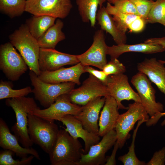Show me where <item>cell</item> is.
I'll list each match as a JSON object with an SVG mask.
<instances>
[{
	"instance_id": "obj_33",
	"label": "cell",
	"mask_w": 165,
	"mask_h": 165,
	"mask_svg": "<svg viewBox=\"0 0 165 165\" xmlns=\"http://www.w3.org/2000/svg\"><path fill=\"white\" fill-rule=\"evenodd\" d=\"M108 76L124 73L126 71V67L117 58L111 59L104 66L102 70Z\"/></svg>"
},
{
	"instance_id": "obj_4",
	"label": "cell",
	"mask_w": 165,
	"mask_h": 165,
	"mask_svg": "<svg viewBox=\"0 0 165 165\" xmlns=\"http://www.w3.org/2000/svg\"><path fill=\"white\" fill-rule=\"evenodd\" d=\"M54 121L47 120L29 113L28 115V131L34 144L49 154L57 137L59 129Z\"/></svg>"
},
{
	"instance_id": "obj_14",
	"label": "cell",
	"mask_w": 165,
	"mask_h": 165,
	"mask_svg": "<svg viewBox=\"0 0 165 165\" xmlns=\"http://www.w3.org/2000/svg\"><path fill=\"white\" fill-rule=\"evenodd\" d=\"M117 141L115 129L112 130L102 137L97 144L91 146L86 154L83 153L78 165H103L106 162V153Z\"/></svg>"
},
{
	"instance_id": "obj_10",
	"label": "cell",
	"mask_w": 165,
	"mask_h": 165,
	"mask_svg": "<svg viewBox=\"0 0 165 165\" xmlns=\"http://www.w3.org/2000/svg\"><path fill=\"white\" fill-rule=\"evenodd\" d=\"M73 104L84 105L89 101L99 97L110 95L107 87L93 75L90 74L80 87L73 89L68 94Z\"/></svg>"
},
{
	"instance_id": "obj_2",
	"label": "cell",
	"mask_w": 165,
	"mask_h": 165,
	"mask_svg": "<svg viewBox=\"0 0 165 165\" xmlns=\"http://www.w3.org/2000/svg\"><path fill=\"white\" fill-rule=\"evenodd\" d=\"M5 103L12 108L15 114L16 121L12 131L23 147H31L34 143L28 133V115L39 108L34 98L25 96L7 99Z\"/></svg>"
},
{
	"instance_id": "obj_23",
	"label": "cell",
	"mask_w": 165,
	"mask_h": 165,
	"mask_svg": "<svg viewBox=\"0 0 165 165\" xmlns=\"http://www.w3.org/2000/svg\"><path fill=\"white\" fill-rule=\"evenodd\" d=\"M111 16L105 7L103 6L98 10L96 20L101 29L110 34L117 45L126 44L127 41L126 33L117 28Z\"/></svg>"
},
{
	"instance_id": "obj_43",
	"label": "cell",
	"mask_w": 165,
	"mask_h": 165,
	"mask_svg": "<svg viewBox=\"0 0 165 165\" xmlns=\"http://www.w3.org/2000/svg\"><path fill=\"white\" fill-rule=\"evenodd\" d=\"M160 61L161 62H162V63H163L164 64H165V61H163V60H160Z\"/></svg>"
},
{
	"instance_id": "obj_9",
	"label": "cell",
	"mask_w": 165,
	"mask_h": 165,
	"mask_svg": "<svg viewBox=\"0 0 165 165\" xmlns=\"http://www.w3.org/2000/svg\"><path fill=\"white\" fill-rule=\"evenodd\" d=\"M131 82L137 90L141 103L150 117L163 111V105L156 101V91L145 74L139 72L132 76Z\"/></svg>"
},
{
	"instance_id": "obj_6",
	"label": "cell",
	"mask_w": 165,
	"mask_h": 165,
	"mask_svg": "<svg viewBox=\"0 0 165 165\" xmlns=\"http://www.w3.org/2000/svg\"><path fill=\"white\" fill-rule=\"evenodd\" d=\"M149 118V116L140 102L134 101L129 104L127 111L119 114L115 125L116 141L119 148H121L130 137L129 132L137 121L143 119L148 121Z\"/></svg>"
},
{
	"instance_id": "obj_34",
	"label": "cell",
	"mask_w": 165,
	"mask_h": 165,
	"mask_svg": "<svg viewBox=\"0 0 165 165\" xmlns=\"http://www.w3.org/2000/svg\"><path fill=\"white\" fill-rule=\"evenodd\" d=\"M129 0L135 6L138 15L144 19L146 22L148 15L154 2L147 0Z\"/></svg>"
},
{
	"instance_id": "obj_30",
	"label": "cell",
	"mask_w": 165,
	"mask_h": 165,
	"mask_svg": "<svg viewBox=\"0 0 165 165\" xmlns=\"http://www.w3.org/2000/svg\"><path fill=\"white\" fill-rule=\"evenodd\" d=\"M147 120L143 119L138 121L137 126L134 130L131 144L129 147V151L127 154L120 156L118 160L124 165H145V162L140 160L136 156L135 152V141L138 129L141 125Z\"/></svg>"
},
{
	"instance_id": "obj_12",
	"label": "cell",
	"mask_w": 165,
	"mask_h": 165,
	"mask_svg": "<svg viewBox=\"0 0 165 165\" xmlns=\"http://www.w3.org/2000/svg\"><path fill=\"white\" fill-rule=\"evenodd\" d=\"M110 95L116 100L118 109H127L121 103L123 100L141 102L140 97L130 85L127 76L124 73L108 75L106 84Z\"/></svg>"
},
{
	"instance_id": "obj_29",
	"label": "cell",
	"mask_w": 165,
	"mask_h": 165,
	"mask_svg": "<svg viewBox=\"0 0 165 165\" xmlns=\"http://www.w3.org/2000/svg\"><path fill=\"white\" fill-rule=\"evenodd\" d=\"M13 84L9 81L1 80L0 82V99L26 96L32 92L30 86L18 90L12 89Z\"/></svg>"
},
{
	"instance_id": "obj_17",
	"label": "cell",
	"mask_w": 165,
	"mask_h": 165,
	"mask_svg": "<svg viewBox=\"0 0 165 165\" xmlns=\"http://www.w3.org/2000/svg\"><path fill=\"white\" fill-rule=\"evenodd\" d=\"M85 72L84 66L79 62L69 68H61L51 72H41L38 76L41 80L48 83L57 84L72 82L79 85L80 77Z\"/></svg>"
},
{
	"instance_id": "obj_3",
	"label": "cell",
	"mask_w": 165,
	"mask_h": 165,
	"mask_svg": "<svg viewBox=\"0 0 165 165\" xmlns=\"http://www.w3.org/2000/svg\"><path fill=\"white\" fill-rule=\"evenodd\" d=\"M9 37L10 42L19 51L30 70L38 76L41 72L38 62L40 47L26 24H22Z\"/></svg>"
},
{
	"instance_id": "obj_35",
	"label": "cell",
	"mask_w": 165,
	"mask_h": 165,
	"mask_svg": "<svg viewBox=\"0 0 165 165\" xmlns=\"http://www.w3.org/2000/svg\"><path fill=\"white\" fill-rule=\"evenodd\" d=\"M113 5L117 10L123 13L139 16L135 6L129 0H118Z\"/></svg>"
},
{
	"instance_id": "obj_24",
	"label": "cell",
	"mask_w": 165,
	"mask_h": 165,
	"mask_svg": "<svg viewBox=\"0 0 165 165\" xmlns=\"http://www.w3.org/2000/svg\"><path fill=\"white\" fill-rule=\"evenodd\" d=\"M64 25L63 22L58 18L55 24L37 39L40 47L55 49L59 42L65 39V35L62 31Z\"/></svg>"
},
{
	"instance_id": "obj_37",
	"label": "cell",
	"mask_w": 165,
	"mask_h": 165,
	"mask_svg": "<svg viewBox=\"0 0 165 165\" xmlns=\"http://www.w3.org/2000/svg\"><path fill=\"white\" fill-rule=\"evenodd\" d=\"M84 68L86 72H87L93 75L106 85L108 76L106 75L103 70H98L90 66H84Z\"/></svg>"
},
{
	"instance_id": "obj_41",
	"label": "cell",
	"mask_w": 165,
	"mask_h": 165,
	"mask_svg": "<svg viewBox=\"0 0 165 165\" xmlns=\"http://www.w3.org/2000/svg\"><path fill=\"white\" fill-rule=\"evenodd\" d=\"M145 43H154L160 45L165 48V37L148 38L145 40Z\"/></svg>"
},
{
	"instance_id": "obj_32",
	"label": "cell",
	"mask_w": 165,
	"mask_h": 165,
	"mask_svg": "<svg viewBox=\"0 0 165 165\" xmlns=\"http://www.w3.org/2000/svg\"><path fill=\"white\" fill-rule=\"evenodd\" d=\"M13 151L9 150H1L0 152V165H28L35 158L31 155L29 157L21 158V160H15L13 156L15 154Z\"/></svg>"
},
{
	"instance_id": "obj_31",
	"label": "cell",
	"mask_w": 165,
	"mask_h": 165,
	"mask_svg": "<svg viewBox=\"0 0 165 165\" xmlns=\"http://www.w3.org/2000/svg\"><path fill=\"white\" fill-rule=\"evenodd\" d=\"M147 23H159L163 25L165 31V0L154 2L148 16Z\"/></svg>"
},
{
	"instance_id": "obj_44",
	"label": "cell",
	"mask_w": 165,
	"mask_h": 165,
	"mask_svg": "<svg viewBox=\"0 0 165 165\" xmlns=\"http://www.w3.org/2000/svg\"><path fill=\"white\" fill-rule=\"evenodd\" d=\"M147 0L152 1V0Z\"/></svg>"
},
{
	"instance_id": "obj_20",
	"label": "cell",
	"mask_w": 165,
	"mask_h": 165,
	"mask_svg": "<svg viewBox=\"0 0 165 165\" xmlns=\"http://www.w3.org/2000/svg\"><path fill=\"white\" fill-rule=\"evenodd\" d=\"M160 60L156 58H145L139 63L137 69L145 74L154 83L159 90L165 95V66Z\"/></svg>"
},
{
	"instance_id": "obj_39",
	"label": "cell",
	"mask_w": 165,
	"mask_h": 165,
	"mask_svg": "<svg viewBox=\"0 0 165 165\" xmlns=\"http://www.w3.org/2000/svg\"><path fill=\"white\" fill-rule=\"evenodd\" d=\"M165 116V112L159 113L149 118L148 120L146 122V125L147 127H150L156 124L159 119L162 116ZM161 125H165V118L161 123Z\"/></svg>"
},
{
	"instance_id": "obj_26",
	"label": "cell",
	"mask_w": 165,
	"mask_h": 165,
	"mask_svg": "<svg viewBox=\"0 0 165 165\" xmlns=\"http://www.w3.org/2000/svg\"><path fill=\"white\" fill-rule=\"evenodd\" d=\"M56 19L47 15H34L27 20L26 24L31 35L37 40L55 24Z\"/></svg>"
},
{
	"instance_id": "obj_38",
	"label": "cell",
	"mask_w": 165,
	"mask_h": 165,
	"mask_svg": "<svg viewBox=\"0 0 165 165\" xmlns=\"http://www.w3.org/2000/svg\"><path fill=\"white\" fill-rule=\"evenodd\" d=\"M146 23L145 20L140 16L129 24L128 29L133 32H139L144 29Z\"/></svg>"
},
{
	"instance_id": "obj_13",
	"label": "cell",
	"mask_w": 165,
	"mask_h": 165,
	"mask_svg": "<svg viewBox=\"0 0 165 165\" xmlns=\"http://www.w3.org/2000/svg\"><path fill=\"white\" fill-rule=\"evenodd\" d=\"M82 107L72 103L68 94H62L49 107L34 111L32 114L42 118L51 121L59 120L68 115L77 116L81 111Z\"/></svg>"
},
{
	"instance_id": "obj_1",
	"label": "cell",
	"mask_w": 165,
	"mask_h": 165,
	"mask_svg": "<svg viewBox=\"0 0 165 165\" xmlns=\"http://www.w3.org/2000/svg\"><path fill=\"white\" fill-rule=\"evenodd\" d=\"M78 139L71 136L65 129L59 130L49 154L51 165H78L83 153Z\"/></svg>"
},
{
	"instance_id": "obj_7",
	"label": "cell",
	"mask_w": 165,
	"mask_h": 165,
	"mask_svg": "<svg viewBox=\"0 0 165 165\" xmlns=\"http://www.w3.org/2000/svg\"><path fill=\"white\" fill-rule=\"evenodd\" d=\"M28 67L21 56L10 42L0 47V69L8 79L18 80L27 71Z\"/></svg>"
},
{
	"instance_id": "obj_11",
	"label": "cell",
	"mask_w": 165,
	"mask_h": 165,
	"mask_svg": "<svg viewBox=\"0 0 165 165\" xmlns=\"http://www.w3.org/2000/svg\"><path fill=\"white\" fill-rule=\"evenodd\" d=\"M108 46L104 31L101 29L97 30L94 33L91 46L84 53L77 55V58L83 66H92L102 70L107 63Z\"/></svg>"
},
{
	"instance_id": "obj_42",
	"label": "cell",
	"mask_w": 165,
	"mask_h": 165,
	"mask_svg": "<svg viewBox=\"0 0 165 165\" xmlns=\"http://www.w3.org/2000/svg\"><path fill=\"white\" fill-rule=\"evenodd\" d=\"M118 0H107V2H108L111 4H113L115 2Z\"/></svg>"
},
{
	"instance_id": "obj_5",
	"label": "cell",
	"mask_w": 165,
	"mask_h": 165,
	"mask_svg": "<svg viewBox=\"0 0 165 165\" xmlns=\"http://www.w3.org/2000/svg\"><path fill=\"white\" fill-rule=\"evenodd\" d=\"M29 75L34 89L32 93L35 99L45 108L49 107L60 96L68 94L74 88L75 83L67 82L57 84L45 82L40 79L33 72L30 70Z\"/></svg>"
},
{
	"instance_id": "obj_27",
	"label": "cell",
	"mask_w": 165,
	"mask_h": 165,
	"mask_svg": "<svg viewBox=\"0 0 165 165\" xmlns=\"http://www.w3.org/2000/svg\"><path fill=\"white\" fill-rule=\"evenodd\" d=\"M108 13L112 15V18L117 28L126 33L128 29V25L134 20L140 16L134 14L123 13L117 10L112 4L107 2L105 7Z\"/></svg>"
},
{
	"instance_id": "obj_8",
	"label": "cell",
	"mask_w": 165,
	"mask_h": 165,
	"mask_svg": "<svg viewBox=\"0 0 165 165\" xmlns=\"http://www.w3.org/2000/svg\"><path fill=\"white\" fill-rule=\"evenodd\" d=\"M72 7L71 0H26L25 11L34 16L64 19Z\"/></svg>"
},
{
	"instance_id": "obj_28",
	"label": "cell",
	"mask_w": 165,
	"mask_h": 165,
	"mask_svg": "<svg viewBox=\"0 0 165 165\" xmlns=\"http://www.w3.org/2000/svg\"><path fill=\"white\" fill-rule=\"evenodd\" d=\"M26 0H0V11L11 18L21 15L25 11Z\"/></svg>"
},
{
	"instance_id": "obj_19",
	"label": "cell",
	"mask_w": 165,
	"mask_h": 165,
	"mask_svg": "<svg viewBox=\"0 0 165 165\" xmlns=\"http://www.w3.org/2000/svg\"><path fill=\"white\" fill-rule=\"evenodd\" d=\"M19 141L15 135L10 132L5 121L0 118V146L4 150H9L13 152L16 156L24 158L28 155L33 156L37 159H41L38 152L30 147L27 148L21 146Z\"/></svg>"
},
{
	"instance_id": "obj_18",
	"label": "cell",
	"mask_w": 165,
	"mask_h": 165,
	"mask_svg": "<svg viewBox=\"0 0 165 165\" xmlns=\"http://www.w3.org/2000/svg\"><path fill=\"white\" fill-rule=\"evenodd\" d=\"M58 121L65 126V130L71 136L75 139L81 138L83 139L84 143V154H86L91 146L100 141V136L86 130L81 122L73 115H67Z\"/></svg>"
},
{
	"instance_id": "obj_15",
	"label": "cell",
	"mask_w": 165,
	"mask_h": 165,
	"mask_svg": "<svg viewBox=\"0 0 165 165\" xmlns=\"http://www.w3.org/2000/svg\"><path fill=\"white\" fill-rule=\"evenodd\" d=\"M41 72L53 71L63 66L79 62L77 55L62 53L55 49L41 48L39 59Z\"/></svg>"
},
{
	"instance_id": "obj_16",
	"label": "cell",
	"mask_w": 165,
	"mask_h": 165,
	"mask_svg": "<svg viewBox=\"0 0 165 165\" xmlns=\"http://www.w3.org/2000/svg\"><path fill=\"white\" fill-rule=\"evenodd\" d=\"M105 97H99L89 101L82 107L81 112L75 117L89 132L98 135L99 113L105 103Z\"/></svg>"
},
{
	"instance_id": "obj_25",
	"label": "cell",
	"mask_w": 165,
	"mask_h": 165,
	"mask_svg": "<svg viewBox=\"0 0 165 165\" xmlns=\"http://www.w3.org/2000/svg\"><path fill=\"white\" fill-rule=\"evenodd\" d=\"M107 0H76L79 15L82 22H90L91 26H95L98 6L100 8Z\"/></svg>"
},
{
	"instance_id": "obj_36",
	"label": "cell",
	"mask_w": 165,
	"mask_h": 165,
	"mask_svg": "<svg viewBox=\"0 0 165 165\" xmlns=\"http://www.w3.org/2000/svg\"><path fill=\"white\" fill-rule=\"evenodd\" d=\"M165 163V147L154 154L150 160L147 165H163Z\"/></svg>"
},
{
	"instance_id": "obj_21",
	"label": "cell",
	"mask_w": 165,
	"mask_h": 165,
	"mask_svg": "<svg viewBox=\"0 0 165 165\" xmlns=\"http://www.w3.org/2000/svg\"><path fill=\"white\" fill-rule=\"evenodd\" d=\"M105 97V103L101 113L98 124V135L101 137L111 130L115 129L119 115L116 100L110 95Z\"/></svg>"
},
{
	"instance_id": "obj_40",
	"label": "cell",
	"mask_w": 165,
	"mask_h": 165,
	"mask_svg": "<svg viewBox=\"0 0 165 165\" xmlns=\"http://www.w3.org/2000/svg\"><path fill=\"white\" fill-rule=\"evenodd\" d=\"M119 148L118 142L116 141L114 145V148L111 155L108 156L106 157V162L105 165H116V156L117 151Z\"/></svg>"
},
{
	"instance_id": "obj_22",
	"label": "cell",
	"mask_w": 165,
	"mask_h": 165,
	"mask_svg": "<svg viewBox=\"0 0 165 165\" xmlns=\"http://www.w3.org/2000/svg\"><path fill=\"white\" fill-rule=\"evenodd\" d=\"M165 51V48L160 45L144 42L134 45L124 44L108 46L107 53L110 56L111 59H112L117 58L121 54L128 52L152 54Z\"/></svg>"
}]
</instances>
